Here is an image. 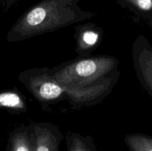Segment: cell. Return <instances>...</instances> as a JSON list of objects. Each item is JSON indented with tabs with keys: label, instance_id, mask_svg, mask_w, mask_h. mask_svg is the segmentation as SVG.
Returning a JSON list of instances; mask_svg holds the SVG:
<instances>
[{
	"label": "cell",
	"instance_id": "9c48e42d",
	"mask_svg": "<svg viewBox=\"0 0 152 151\" xmlns=\"http://www.w3.org/2000/svg\"><path fill=\"white\" fill-rule=\"evenodd\" d=\"M0 107L8 108L16 113L25 112L28 109L25 96L17 90L0 92Z\"/></svg>",
	"mask_w": 152,
	"mask_h": 151
},
{
	"label": "cell",
	"instance_id": "3957f363",
	"mask_svg": "<svg viewBox=\"0 0 152 151\" xmlns=\"http://www.w3.org/2000/svg\"><path fill=\"white\" fill-rule=\"evenodd\" d=\"M119 60L108 55L79 57L50 69L53 78L71 87L96 85L119 77Z\"/></svg>",
	"mask_w": 152,
	"mask_h": 151
},
{
	"label": "cell",
	"instance_id": "4fadbf2b",
	"mask_svg": "<svg viewBox=\"0 0 152 151\" xmlns=\"http://www.w3.org/2000/svg\"><path fill=\"white\" fill-rule=\"evenodd\" d=\"M3 0H0V3H1V1H2Z\"/></svg>",
	"mask_w": 152,
	"mask_h": 151
},
{
	"label": "cell",
	"instance_id": "8fae6325",
	"mask_svg": "<svg viewBox=\"0 0 152 151\" xmlns=\"http://www.w3.org/2000/svg\"><path fill=\"white\" fill-rule=\"evenodd\" d=\"M122 7L136 13L152 12V0H116Z\"/></svg>",
	"mask_w": 152,
	"mask_h": 151
},
{
	"label": "cell",
	"instance_id": "5b68a950",
	"mask_svg": "<svg viewBox=\"0 0 152 151\" xmlns=\"http://www.w3.org/2000/svg\"><path fill=\"white\" fill-rule=\"evenodd\" d=\"M35 151H60L59 145L64 139L60 129L50 122L31 123Z\"/></svg>",
	"mask_w": 152,
	"mask_h": 151
},
{
	"label": "cell",
	"instance_id": "277c9868",
	"mask_svg": "<svg viewBox=\"0 0 152 151\" xmlns=\"http://www.w3.org/2000/svg\"><path fill=\"white\" fill-rule=\"evenodd\" d=\"M132 52L138 78L152 94V48L145 38L139 36L134 42Z\"/></svg>",
	"mask_w": 152,
	"mask_h": 151
},
{
	"label": "cell",
	"instance_id": "30bf717a",
	"mask_svg": "<svg viewBox=\"0 0 152 151\" xmlns=\"http://www.w3.org/2000/svg\"><path fill=\"white\" fill-rule=\"evenodd\" d=\"M125 143L130 151H152V137L140 133L125 136Z\"/></svg>",
	"mask_w": 152,
	"mask_h": 151
},
{
	"label": "cell",
	"instance_id": "6da1fadb",
	"mask_svg": "<svg viewBox=\"0 0 152 151\" xmlns=\"http://www.w3.org/2000/svg\"><path fill=\"white\" fill-rule=\"evenodd\" d=\"M82 0H42L27 10L9 30L8 42L24 41L89 20L96 13L82 8Z\"/></svg>",
	"mask_w": 152,
	"mask_h": 151
},
{
	"label": "cell",
	"instance_id": "7c38bea8",
	"mask_svg": "<svg viewBox=\"0 0 152 151\" xmlns=\"http://www.w3.org/2000/svg\"><path fill=\"white\" fill-rule=\"evenodd\" d=\"M20 0H4L3 2V9L4 11H7L10 10L13 6L17 4Z\"/></svg>",
	"mask_w": 152,
	"mask_h": 151
},
{
	"label": "cell",
	"instance_id": "ba28073f",
	"mask_svg": "<svg viewBox=\"0 0 152 151\" xmlns=\"http://www.w3.org/2000/svg\"><path fill=\"white\" fill-rule=\"evenodd\" d=\"M67 151H98L94 140L90 135L68 131L65 136Z\"/></svg>",
	"mask_w": 152,
	"mask_h": 151
},
{
	"label": "cell",
	"instance_id": "8992f818",
	"mask_svg": "<svg viewBox=\"0 0 152 151\" xmlns=\"http://www.w3.org/2000/svg\"><path fill=\"white\" fill-rule=\"evenodd\" d=\"M74 38L75 52L79 57L89 56L102 42L103 30L95 24H82L76 28Z\"/></svg>",
	"mask_w": 152,
	"mask_h": 151
},
{
	"label": "cell",
	"instance_id": "7a4b0ae2",
	"mask_svg": "<svg viewBox=\"0 0 152 151\" xmlns=\"http://www.w3.org/2000/svg\"><path fill=\"white\" fill-rule=\"evenodd\" d=\"M18 80L43 105L67 100L74 108L97 105L105 99L117 84L115 80L110 79L90 87H68L56 81L48 68L25 70L19 73Z\"/></svg>",
	"mask_w": 152,
	"mask_h": 151
},
{
	"label": "cell",
	"instance_id": "52a82bcc",
	"mask_svg": "<svg viewBox=\"0 0 152 151\" xmlns=\"http://www.w3.org/2000/svg\"><path fill=\"white\" fill-rule=\"evenodd\" d=\"M6 151H35L31 124L21 125L10 132Z\"/></svg>",
	"mask_w": 152,
	"mask_h": 151
}]
</instances>
